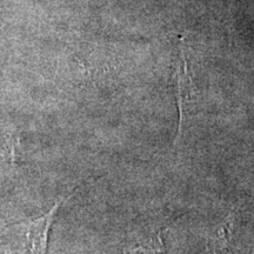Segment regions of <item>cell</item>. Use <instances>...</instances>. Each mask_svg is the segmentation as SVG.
I'll list each match as a JSON object with an SVG mask.
<instances>
[{
	"instance_id": "obj_3",
	"label": "cell",
	"mask_w": 254,
	"mask_h": 254,
	"mask_svg": "<svg viewBox=\"0 0 254 254\" xmlns=\"http://www.w3.org/2000/svg\"><path fill=\"white\" fill-rule=\"evenodd\" d=\"M231 220H226L224 225L209 238L207 254H228L231 245Z\"/></svg>"
},
{
	"instance_id": "obj_2",
	"label": "cell",
	"mask_w": 254,
	"mask_h": 254,
	"mask_svg": "<svg viewBox=\"0 0 254 254\" xmlns=\"http://www.w3.org/2000/svg\"><path fill=\"white\" fill-rule=\"evenodd\" d=\"M194 99V86L189 69V63H187L185 51L180 49V65L178 68V105L180 112L179 133H182L186 120L190 119Z\"/></svg>"
},
{
	"instance_id": "obj_1",
	"label": "cell",
	"mask_w": 254,
	"mask_h": 254,
	"mask_svg": "<svg viewBox=\"0 0 254 254\" xmlns=\"http://www.w3.org/2000/svg\"><path fill=\"white\" fill-rule=\"evenodd\" d=\"M64 199L45 214L14 222L0 231V254H47L50 231Z\"/></svg>"
}]
</instances>
